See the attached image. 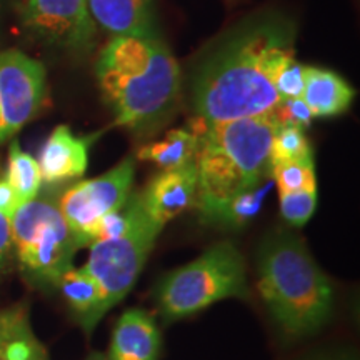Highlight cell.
I'll return each mask as SVG.
<instances>
[{
  "mask_svg": "<svg viewBox=\"0 0 360 360\" xmlns=\"http://www.w3.org/2000/svg\"><path fill=\"white\" fill-rule=\"evenodd\" d=\"M297 25L281 12H259L224 34L192 67L188 101L205 124L272 114L276 74L295 57Z\"/></svg>",
  "mask_w": 360,
  "mask_h": 360,
  "instance_id": "cell-1",
  "label": "cell"
},
{
  "mask_svg": "<svg viewBox=\"0 0 360 360\" xmlns=\"http://www.w3.org/2000/svg\"><path fill=\"white\" fill-rule=\"evenodd\" d=\"M96 75L115 125L147 137L169 122L182 90L179 62L160 37H114L98 53Z\"/></svg>",
  "mask_w": 360,
  "mask_h": 360,
  "instance_id": "cell-2",
  "label": "cell"
},
{
  "mask_svg": "<svg viewBox=\"0 0 360 360\" xmlns=\"http://www.w3.org/2000/svg\"><path fill=\"white\" fill-rule=\"evenodd\" d=\"M278 127L272 114L205 124L197 148V209L215 222L238 193L270 179V142Z\"/></svg>",
  "mask_w": 360,
  "mask_h": 360,
  "instance_id": "cell-3",
  "label": "cell"
},
{
  "mask_svg": "<svg viewBox=\"0 0 360 360\" xmlns=\"http://www.w3.org/2000/svg\"><path fill=\"white\" fill-rule=\"evenodd\" d=\"M259 290L283 330L305 335L321 328L332 310V287L302 238H269L259 260Z\"/></svg>",
  "mask_w": 360,
  "mask_h": 360,
  "instance_id": "cell-4",
  "label": "cell"
},
{
  "mask_svg": "<svg viewBox=\"0 0 360 360\" xmlns=\"http://www.w3.org/2000/svg\"><path fill=\"white\" fill-rule=\"evenodd\" d=\"M247 299L245 264L231 242H220L193 262L162 278L157 304L162 317L172 322L200 312L224 299Z\"/></svg>",
  "mask_w": 360,
  "mask_h": 360,
  "instance_id": "cell-5",
  "label": "cell"
},
{
  "mask_svg": "<svg viewBox=\"0 0 360 360\" xmlns=\"http://www.w3.org/2000/svg\"><path fill=\"white\" fill-rule=\"evenodd\" d=\"M11 225L17 257L29 282L44 289L57 287L80 249L58 207L45 199L25 202Z\"/></svg>",
  "mask_w": 360,
  "mask_h": 360,
  "instance_id": "cell-6",
  "label": "cell"
},
{
  "mask_svg": "<svg viewBox=\"0 0 360 360\" xmlns=\"http://www.w3.org/2000/svg\"><path fill=\"white\" fill-rule=\"evenodd\" d=\"M135 202V222L125 236L110 240H96L90 245L85 270L101 287L103 315L132 290L160 232L143 214L137 193Z\"/></svg>",
  "mask_w": 360,
  "mask_h": 360,
  "instance_id": "cell-7",
  "label": "cell"
},
{
  "mask_svg": "<svg viewBox=\"0 0 360 360\" xmlns=\"http://www.w3.org/2000/svg\"><path fill=\"white\" fill-rule=\"evenodd\" d=\"M135 160L127 157L101 177L70 187L58 200V210L77 238L80 249L96 242L97 227L107 214L122 209L132 193Z\"/></svg>",
  "mask_w": 360,
  "mask_h": 360,
  "instance_id": "cell-8",
  "label": "cell"
},
{
  "mask_svg": "<svg viewBox=\"0 0 360 360\" xmlns=\"http://www.w3.org/2000/svg\"><path fill=\"white\" fill-rule=\"evenodd\" d=\"M47 74L44 65L24 52H0V143L12 139L44 107Z\"/></svg>",
  "mask_w": 360,
  "mask_h": 360,
  "instance_id": "cell-9",
  "label": "cell"
},
{
  "mask_svg": "<svg viewBox=\"0 0 360 360\" xmlns=\"http://www.w3.org/2000/svg\"><path fill=\"white\" fill-rule=\"evenodd\" d=\"M20 20L34 37L53 47L74 53L96 47L97 25L87 0H25Z\"/></svg>",
  "mask_w": 360,
  "mask_h": 360,
  "instance_id": "cell-10",
  "label": "cell"
},
{
  "mask_svg": "<svg viewBox=\"0 0 360 360\" xmlns=\"http://www.w3.org/2000/svg\"><path fill=\"white\" fill-rule=\"evenodd\" d=\"M137 197L147 219L162 231L165 224L197 205L195 160L182 167L162 170Z\"/></svg>",
  "mask_w": 360,
  "mask_h": 360,
  "instance_id": "cell-11",
  "label": "cell"
},
{
  "mask_svg": "<svg viewBox=\"0 0 360 360\" xmlns=\"http://www.w3.org/2000/svg\"><path fill=\"white\" fill-rule=\"evenodd\" d=\"M101 134L77 137L67 125H57L45 141L39 157L42 180L60 184L82 177L89 167V150Z\"/></svg>",
  "mask_w": 360,
  "mask_h": 360,
  "instance_id": "cell-12",
  "label": "cell"
},
{
  "mask_svg": "<svg viewBox=\"0 0 360 360\" xmlns=\"http://www.w3.org/2000/svg\"><path fill=\"white\" fill-rule=\"evenodd\" d=\"M87 7L96 25L112 37H159L150 0H87Z\"/></svg>",
  "mask_w": 360,
  "mask_h": 360,
  "instance_id": "cell-13",
  "label": "cell"
},
{
  "mask_svg": "<svg viewBox=\"0 0 360 360\" xmlns=\"http://www.w3.org/2000/svg\"><path fill=\"white\" fill-rule=\"evenodd\" d=\"M160 334L146 310H127L117 322L109 360H157Z\"/></svg>",
  "mask_w": 360,
  "mask_h": 360,
  "instance_id": "cell-14",
  "label": "cell"
},
{
  "mask_svg": "<svg viewBox=\"0 0 360 360\" xmlns=\"http://www.w3.org/2000/svg\"><path fill=\"white\" fill-rule=\"evenodd\" d=\"M302 101L314 117L344 114L354 101V89L335 72L321 67H305Z\"/></svg>",
  "mask_w": 360,
  "mask_h": 360,
  "instance_id": "cell-15",
  "label": "cell"
},
{
  "mask_svg": "<svg viewBox=\"0 0 360 360\" xmlns=\"http://www.w3.org/2000/svg\"><path fill=\"white\" fill-rule=\"evenodd\" d=\"M0 360H49L30 327L25 305L0 310Z\"/></svg>",
  "mask_w": 360,
  "mask_h": 360,
  "instance_id": "cell-16",
  "label": "cell"
},
{
  "mask_svg": "<svg viewBox=\"0 0 360 360\" xmlns=\"http://www.w3.org/2000/svg\"><path fill=\"white\" fill-rule=\"evenodd\" d=\"M57 287L62 295L77 314L84 330L90 335L96 328L98 321L103 317L102 312V290L98 283L94 281L87 270L70 267L64 276L60 277Z\"/></svg>",
  "mask_w": 360,
  "mask_h": 360,
  "instance_id": "cell-17",
  "label": "cell"
},
{
  "mask_svg": "<svg viewBox=\"0 0 360 360\" xmlns=\"http://www.w3.org/2000/svg\"><path fill=\"white\" fill-rule=\"evenodd\" d=\"M199 134L193 129H174L165 134L162 141L142 146L137 159L152 162L162 170L177 169L195 160L199 148Z\"/></svg>",
  "mask_w": 360,
  "mask_h": 360,
  "instance_id": "cell-18",
  "label": "cell"
},
{
  "mask_svg": "<svg viewBox=\"0 0 360 360\" xmlns=\"http://www.w3.org/2000/svg\"><path fill=\"white\" fill-rule=\"evenodd\" d=\"M7 182L11 184L13 192L19 197L20 204L37 199V193L42 186V174H40L39 162L32 155L27 154L13 141L8 148V167Z\"/></svg>",
  "mask_w": 360,
  "mask_h": 360,
  "instance_id": "cell-19",
  "label": "cell"
},
{
  "mask_svg": "<svg viewBox=\"0 0 360 360\" xmlns=\"http://www.w3.org/2000/svg\"><path fill=\"white\" fill-rule=\"evenodd\" d=\"M272 177H270L259 186L238 193L220 210L215 222L231 225V227H242V225L250 222L262 209L265 197L269 195L270 188H272Z\"/></svg>",
  "mask_w": 360,
  "mask_h": 360,
  "instance_id": "cell-20",
  "label": "cell"
},
{
  "mask_svg": "<svg viewBox=\"0 0 360 360\" xmlns=\"http://www.w3.org/2000/svg\"><path fill=\"white\" fill-rule=\"evenodd\" d=\"M309 159H314V155L304 129L289 124H278L270 142V164Z\"/></svg>",
  "mask_w": 360,
  "mask_h": 360,
  "instance_id": "cell-21",
  "label": "cell"
},
{
  "mask_svg": "<svg viewBox=\"0 0 360 360\" xmlns=\"http://www.w3.org/2000/svg\"><path fill=\"white\" fill-rule=\"evenodd\" d=\"M270 177L277 186L278 193L317 188L314 159L270 164Z\"/></svg>",
  "mask_w": 360,
  "mask_h": 360,
  "instance_id": "cell-22",
  "label": "cell"
},
{
  "mask_svg": "<svg viewBox=\"0 0 360 360\" xmlns=\"http://www.w3.org/2000/svg\"><path fill=\"white\" fill-rule=\"evenodd\" d=\"M281 214L294 227H304L317 207V188H305L289 193H278Z\"/></svg>",
  "mask_w": 360,
  "mask_h": 360,
  "instance_id": "cell-23",
  "label": "cell"
},
{
  "mask_svg": "<svg viewBox=\"0 0 360 360\" xmlns=\"http://www.w3.org/2000/svg\"><path fill=\"white\" fill-rule=\"evenodd\" d=\"M305 65L299 64L295 57L287 58L283 64L278 67L276 74V90L281 97L283 98H299L302 97L304 85H305V75H304Z\"/></svg>",
  "mask_w": 360,
  "mask_h": 360,
  "instance_id": "cell-24",
  "label": "cell"
},
{
  "mask_svg": "<svg viewBox=\"0 0 360 360\" xmlns=\"http://www.w3.org/2000/svg\"><path fill=\"white\" fill-rule=\"evenodd\" d=\"M274 115L277 117L278 124H289L295 125V127L307 129L312 124V112L309 110L307 103L299 98H283L278 102L277 109L274 110Z\"/></svg>",
  "mask_w": 360,
  "mask_h": 360,
  "instance_id": "cell-25",
  "label": "cell"
},
{
  "mask_svg": "<svg viewBox=\"0 0 360 360\" xmlns=\"http://www.w3.org/2000/svg\"><path fill=\"white\" fill-rule=\"evenodd\" d=\"M22 204L6 179H0V214L12 219Z\"/></svg>",
  "mask_w": 360,
  "mask_h": 360,
  "instance_id": "cell-26",
  "label": "cell"
},
{
  "mask_svg": "<svg viewBox=\"0 0 360 360\" xmlns=\"http://www.w3.org/2000/svg\"><path fill=\"white\" fill-rule=\"evenodd\" d=\"M12 225L11 219L6 217L4 214H0V265L6 262L12 250Z\"/></svg>",
  "mask_w": 360,
  "mask_h": 360,
  "instance_id": "cell-27",
  "label": "cell"
},
{
  "mask_svg": "<svg viewBox=\"0 0 360 360\" xmlns=\"http://www.w3.org/2000/svg\"><path fill=\"white\" fill-rule=\"evenodd\" d=\"M6 2L7 0H0V35H2V22H4V12H6Z\"/></svg>",
  "mask_w": 360,
  "mask_h": 360,
  "instance_id": "cell-28",
  "label": "cell"
},
{
  "mask_svg": "<svg viewBox=\"0 0 360 360\" xmlns=\"http://www.w3.org/2000/svg\"><path fill=\"white\" fill-rule=\"evenodd\" d=\"M87 360H109V355H105V354H92Z\"/></svg>",
  "mask_w": 360,
  "mask_h": 360,
  "instance_id": "cell-29",
  "label": "cell"
},
{
  "mask_svg": "<svg viewBox=\"0 0 360 360\" xmlns=\"http://www.w3.org/2000/svg\"><path fill=\"white\" fill-rule=\"evenodd\" d=\"M0 125H2V115H0Z\"/></svg>",
  "mask_w": 360,
  "mask_h": 360,
  "instance_id": "cell-30",
  "label": "cell"
}]
</instances>
